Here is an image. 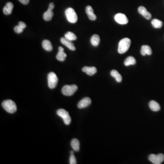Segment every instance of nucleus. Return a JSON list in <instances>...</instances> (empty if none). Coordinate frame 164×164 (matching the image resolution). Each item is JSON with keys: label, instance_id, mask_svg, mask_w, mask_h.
Here are the masks:
<instances>
[{"label": "nucleus", "instance_id": "f257e3e1", "mask_svg": "<svg viewBox=\"0 0 164 164\" xmlns=\"http://www.w3.org/2000/svg\"><path fill=\"white\" fill-rule=\"evenodd\" d=\"M131 39L127 38H125L120 40L119 43L118 53L120 54H123L127 52L131 46Z\"/></svg>", "mask_w": 164, "mask_h": 164}, {"label": "nucleus", "instance_id": "f03ea898", "mask_svg": "<svg viewBox=\"0 0 164 164\" xmlns=\"http://www.w3.org/2000/svg\"><path fill=\"white\" fill-rule=\"evenodd\" d=\"M2 106L6 112L11 114L15 113L17 110L16 103L12 100H6L3 101L2 103Z\"/></svg>", "mask_w": 164, "mask_h": 164}, {"label": "nucleus", "instance_id": "7ed1b4c3", "mask_svg": "<svg viewBox=\"0 0 164 164\" xmlns=\"http://www.w3.org/2000/svg\"><path fill=\"white\" fill-rule=\"evenodd\" d=\"M65 15L67 21L70 23H76L78 21L77 14L72 8H68L66 10Z\"/></svg>", "mask_w": 164, "mask_h": 164}, {"label": "nucleus", "instance_id": "20e7f679", "mask_svg": "<svg viewBox=\"0 0 164 164\" xmlns=\"http://www.w3.org/2000/svg\"><path fill=\"white\" fill-rule=\"evenodd\" d=\"M78 89V86L74 84L65 85L62 89V93L64 95L71 96L75 93Z\"/></svg>", "mask_w": 164, "mask_h": 164}, {"label": "nucleus", "instance_id": "39448f33", "mask_svg": "<svg viewBox=\"0 0 164 164\" xmlns=\"http://www.w3.org/2000/svg\"><path fill=\"white\" fill-rule=\"evenodd\" d=\"M57 114L58 115L62 118L64 123L66 125H69L71 122V118L68 112L64 109H58L57 111Z\"/></svg>", "mask_w": 164, "mask_h": 164}, {"label": "nucleus", "instance_id": "423d86ee", "mask_svg": "<svg viewBox=\"0 0 164 164\" xmlns=\"http://www.w3.org/2000/svg\"><path fill=\"white\" fill-rule=\"evenodd\" d=\"M48 85L49 88L53 89L56 87L58 82V78L57 75L54 72H51L47 76Z\"/></svg>", "mask_w": 164, "mask_h": 164}, {"label": "nucleus", "instance_id": "0eeeda50", "mask_svg": "<svg viewBox=\"0 0 164 164\" xmlns=\"http://www.w3.org/2000/svg\"><path fill=\"white\" fill-rule=\"evenodd\" d=\"M148 158L149 161L153 164H160L164 161V155L162 154L158 155L151 154L149 156Z\"/></svg>", "mask_w": 164, "mask_h": 164}, {"label": "nucleus", "instance_id": "6e6552de", "mask_svg": "<svg viewBox=\"0 0 164 164\" xmlns=\"http://www.w3.org/2000/svg\"><path fill=\"white\" fill-rule=\"evenodd\" d=\"M54 4L53 2L50 3L49 5V8L47 11L44 13L43 14V17L44 20L46 21H49L52 20L54 16V13L53 12V10L54 8Z\"/></svg>", "mask_w": 164, "mask_h": 164}, {"label": "nucleus", "instance_id": "1a4fd4ad", "mask_svg": "<svg viewBox=\"0 0 164 164\" xmlns=\"http://www.w3.org/2000/svg\"><path fill=\"white\" fill-rule=\"evenodd\" d=\"M115 21L120 24H126L128 22V19L124 14L122 13L117 14L115 17Z\"/></svg>", "mask_w": 164, "mask_h": 164}, {"label": "nucleus", "instance_id": "9d476101", "mask_svg": "<svg viewBox=\"0 0 164 164\" xmlns=\"http://www.w3.org/2000/svg\"><path fill=\"white\" fill-rule=\"evenodd\" d=\"M91 104V100L90 98L86 97L82 99L78 103V107L79 108H83L87 107Z\"/></svg>", "mask_w": 164, "mask_h": 164}, {"label": "nucleus", "instance_id": "9b49d317", "mask_svg": "<svg viewBox=\"0 0 164 164\" xmlns=\"http://www.w3.org/2000/svg\"><path fill=\"white\" fill-rule=\"evenodd\" d=\"M138 12L140 14L142 15L147 20H149L151 18L152 15L144 6H140L138 8Z\"/></svg>", "mask_w": 164, "mask_h": 164}, {"label": "nucleus", "instance_id": "f8f14e48", "mask_svg": "<svg viewBox=\"0 0 164 164\" xmlns=\"http://www.w3.org/2000/svg\"><path fill=\"white\" fill-rule=\"evenodd\" d=\"M61 42L66 46L67 48L72 51H74L76 50V47L74 45V43L71 42V41L65 38H61Z\"/></svg>", "mask_w": 164, "mask_h": 164}, {"label": "nucleus", "instance_id": "ddd939ff", "mask_svg": "<svg viewBox=\"0 0 164 164\" xmlns=\"http://www.w3.org/2000/svg\"><path fill=\"white\" fill-rule=\"evenodd\" d=\"M82 71L87 74L90 76H92L97 73V70L95 67H84L82 68Z\"/></svg>", "mask_w": 164, "mask_h": 164}, {"label": "nucleus", "instance_id": "4468645a", "mask_svg": "<svg viewBox=\"0 0 164 164\" xmlns=\"http://www.w3.org/2000/svg\"><path fill=\"white\" fill-rule=\"evenodd\" d=\"M67 57V54L64 52V49L62 47H58V52L56 56V58L58 61H64Z\"/></svg>", "mask_w": 164, "mask_h": 164}, {"label": "nucleus", "instance_id": "2eb2a0df", "mask_svg": "<svg viewBox=\"0 0 164 164\" xmlns=\"http://www.w3.org/2000/svg\"><path fill=\"white\" fill-rule=\"evenodd\" d=\"M13 7L14 5L13 3L11 2H8L4 8H3V13L6 15L11 14L13 12Z\"/></svg>", "mask_w": 164, "mask_h": 164}, {"label": "nucleus", "instance_id": "dca6fc26", "mask_svg": "<svg viewBox=\"0 0 164 164\" xmlns=\"http://www.w3.org/2000/svg\"><path fill=\"white\" fill-rule=\"evenodd\" d=\"M140 53L143 56H145L146 55H150L152 54V51L149 46L143 45L141 47Z\"/></svg>", "mask_w": 164, "mask_h": 164}, {"label": "nucleus", "instance_id": "f3484780", "mask_svg": "<svg viewBox=\"0 0 164 164\" xmlns=\"http://www.w3.org/2000/svg\"><path fill=\"white\" fill-rule=\"evenodd\" d=\"M149 108L150 109L153 111L157 112L160 110L161 109V107L160 104L154 100H151L149 103Z\"/></svg>", "mask_w": 164, "mask_h": 164}, {"label": "nucleus", "instance_id": "a211bd4d", "mask_svg": "<svg viewBox=\"0 0 164 164\" xmlns=\"http://www.w3.org/2000/svg\"><path fill=\"white\" fill-rule=\"evenodd\" d=\"M72 147L75 151H79L80 148V143L78 139H74L71 142Z\"/></svg>", "mask_w": 164, "mask_h": 164}, {"label": "nucleus", "instance_id": "6ab92c4d", "mask_svg": "<svg viewBox=\"0 0 164 164\" xmlns=\"http://www.w3.org/2000/svg\"><path fill=\"white\" fill-rule=\"evenodd\" d=\"M42 47L45 50L50 52L53 50V46H52L51 42L50 41L47 40H43L42 43Z\"/></svg>", "mask_w": 164, "mask_h": 164}, {"label": "nucleus", "instance_id": "aec40b11", "mask_svg": "<svg viewBox=\"0 0 164 164\" xmlns=\"http://www.w3.org/2000/svg\"><path fill=\"white\" fill-rule=\"evenodd\" d=\"M110 74L113 77H114L116 81L120 83L122 81V77L120 74L116 70H113L111 71Z\"/></svg>", "mask_w": 164, "mask_h": 164}, {"label": "nucleus", "instance_id": "412c9836", "mask_svg": "<svg viewBox=\"0 0 164 164\" xmlns=\"http://www.w3.org/2000/svg\"><path fill=\"white\" fill-rule=\"evenodd\" d=\"M100 42V38L99 35L95 34L91 38V43L93 46L97 47Z\"/></svg>", "mask_w": 164, "mask_h": 164}, {"label": "nucleus", "instance_id": "4be33fe9", "mask_svg": "<svg viewBox=\"0 0 164 164\" xmlns=\"http://www.w3.org/2000/svg\"><path fill=\"white\" fill-rule=\"evenodd\" d=\"M136 63V59L134 57H132V56H129L127 58H126V59H125L124 62V65L126 66L135 65Z\"/></svg>", "mask_w": 164, "mask_h": 164}, {"label": "nucleus", "instance_id": "5701e85b", "mask_svg": "<svg viewBox=\"0 0 164 164\" xmlns=\"http://www.w3.org/2000/svg\"><path fill=\"white\" fill-rule=\"evenodd\" d=\"M151 24L153 26L156 28H160L163 26V22L157 19H154L152 20Z\"/></svg>", "mask_w": 164, "mask_h": 164}, {"label": "nucleus", "instance_id": "b1692460", "mask_svg": "<svg viewBox=\"0 0 164 164\" xmlns=\"http://www.w3.org/2000/svg\"><path fill=\"white\" fill-rule=\"evenodd\" d=\"M65 38L69 41H73L76 40L77 38L75 34L72 32H68L65 34Z\"/></svg>", "mask_w": 164, "mask_h": 164}, {"label": "nucleus", "instance_id": "393cba45", "mask_svg": "<svg viewBox=\"0 0 164 164\" xmlns=\"http://www.w3.org/2000/svg\"><path fill=\"white\" fill-rule=\"evenodd\" d=\"M69 163L70 164H77L76 157L73 155H71L69 157Z\"/></svg>", "mask_w": 164, "mask_h": 164}, {"label": "nucleus", "instance_id": "a878e982", "mask_svg": "<svg viewBox=\"0 0 164 164\" xmlns=\"http://www.w3.org/2000/svg\"><path fill=\"white\" fill-rule=\"evenodd\" d=\"M85 11H86V13L87 14V15H89V14H90L94 13V10H93V8H92L91 6H88L86 8V9H85Z\"/></svg>", "mask_w": 164, "mask_h": 164}, {"label": "nucleus", "instance_id": "bb28decb", "mask_svg": "<svg viewBox=\"0 0 164 164\" xmlns=\"http://www.w3.org/2000/svg\"><path fill=\"white\" fill-rule=\"evenodd\" d=\"M14 31L17 33H21L23 32V29L19 26H17L14 27Z\"/></svg>", "mask_w": 164, "mask_h": 164}, {"label": "nucleus", "instance_id": "cd10ccee", "mask_svg": "<svg viewBox=\"0 0 164 164\" xmlns=\"http://www.w3.org/2000/svg\"><path fill=\"white\" fill-rule=\"evenodd\" d=\"M88 17L90 20H91V21H95L97 17L96 16L95 14L94 13L90 14H89V15H88Z\"/></svg>", "mask_w": 164, "mask_h": 164}, {"label": "nucleus", "instance_id": "c85d7f7f", "mask_svg": "<svg viewBox=\"0 0 164 164\" xmlns=\"http://www.w3.org/2000/svg\"><path fill=\"white\" fill-rule=\"evenodd\" d=\"M18 26H20V27L22 28L23 29L25 28L26 27V24L24 22H20L18 23Z\"/></svg>", "mask_w": 164, "mask_h": 164}, {"label": "nucleus", "instance_id": "c756f323", "mask_svg": "<svg viewBox=\"0 0 164 164\" xmlns=\"http://www.w3.org/2000/svg\"><path fill=\"white\" fill-rule=\"evenodd\" d=\"M19 1L24 5L28 4L30 1V0H19Z\"/></svg>", "mask_w": 164, "mask_h": 164}, {"label": "nucleus", "instance_id": "7c9ffc66", "mask_svg": "<svg viewBox=\"0 0 164 164\" xmlns=\"http://www.w3.org/2000/svg\"><path fill=\"white\" fill-rule=\"evenodd\" d=\"M70 153L71 155H73L74 152V151H71L70 152Z\"/></svg>", "mask_w": 164, "mask_h": 164}]
</instances>
